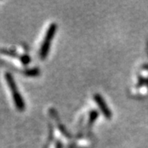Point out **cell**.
Segmentation results:
<instances>
[{
    "instance_id": "cell-1",
    "label": "cell",
    "mask_w": 148,
    "mask_h": 148,
    "mask_svg": "<svg viewBox=\"0 0 148 148\" xmlns=\"http://www.w3.org/2000/svg\"><path fill=\"white\" fill-rule=\"evenodd\" d=\"M4 77H5L6 82L11 92H12V100H13L16 108L19 111H23L26 108L25 101H24L22 96L19 92V90L17 88V86H16V82L14 80L12 74L10 73H6L5 75H4Z\"/></svg>"
},
{
    "instance_id": "cell-2",
    "label": "cell",
    "mask_w": 148,
    "mask_h": 148,
    "mask_svg": "<svg viewBox=\"0 0 148 148\" xmlns=\"http://www.w3.org/2000/svg\"><path fill=\"white\" fill-rule=\"evenodd\" d=\"M56 31H57V25L55 23L50 24L49 28H48L45 39H44V41H43L40 49V57L42 60L47 57L49 49H50V45H51L52 40H53V36L55 35Z\"/></svg>"
},
{
    "instance_id": "cell-3",
    "label": "cell",
    "mask_w": 148,
    "mask_h": 148,
    "mask_svg": "<svg viewBox=\"0 0 148 148\" xmlns=\"http://www.w3.org/2000/svg\"><path fill=\"white\" fill-rule=\"evenodd\" d=\"M94 101L98 105V107L100 108V110L102 112V114H104V116L106 117V119H110L112 116V114H111L110 108L106 105L105 100L103 99V97L99 94H95L94 95Z\"/></svg>"
},
{
    "instance_id": "cell-4",
    "label": "cell",
    "mask_w": 148,
    "mask_h": 148,
    "mask_svg": "<svg viewBox=\"0 0 148 148\" xmlns=\"http://www.w3.org/2000/svg\"><path fill=\"white\" fill-rule=\"evenodd\" d=\"M0 53L6 55V56H9L12 58H20V57H21V55H19L16 52L13 51V50H11V49H0Z\"/></svg>"
},
{
    "instance_id": "cell-5",
    "label": "cell",
    "mask_w": 148,
    "mask_h": 148,
    "mask_svg": "<svg viewBox=\"0 0 148 148\" xmlns=\"http://www.w3.org/2000/svg\"><path fill=\"white\" fill-rule=\"evenodd\" d=\"M23 73L25 74L27 77H36L39 76L40 74V70L37 68H34V69H29L25 70L23 72Z\"/></svg>"
},
{
    "instance_id": "cell-6",
    "label": "cell",
    "mask_w": 148,
    "mask_h": 148,
    "mask_svg": "<svg viewBox=\"0 0 148 148\" xmlns=\"http://www.w3.org/2000/svg\"><path fill=\"white\" fill-rule=\"evenodd\" d=\"M19 59L21 62V64H24V65H27V64H30V62H31V58L27 54H22V55H21V57H20Z\"/></svg>"
}]
</instances>
